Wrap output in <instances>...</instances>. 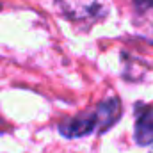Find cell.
<instances>
[{"instance_id": "1", "label": "cell", "mask_w": 153, "mask_h": 153, "mask_svg": "<svg viewBox=\"0 0 153 153\" xmlns=\"http://www.w3.org/2000/svg\"><path fill=\"white\" fill-rule=\"evenodd\" d=\"M61 11L73 22L100 20L103 16L100 0H57Z\"/></svg>"}, {"instance_id": "2", "label": "cell", "mask_w": 153, "mask_h": 153, "mask_svg": "<svg viewBox=\"0 0 153 153\" xmlns=\"http://www.w3.org/2000/svg\"><path fill=\"white\" fill-rule=\"evenodd\" d=\"M59 132L68 139H76V137H84L93 132H98L96 112L93 111V112L78 114L73 117H66L64 121L59 123Z\"/></svg>"}, {"instance_id": "3", "label": "cell", "mask_w": 153, "mask_h": 153, "mask_svg": "<svg viewBox=\"0 0 153 153\" xmlns=\"http://www.w3.org/2000/svg\"><path fill=\"white\" fill-rule=\"evenodd\" d=\"M132 23L137 34L153 45V0H135L134 2Z\"/></svg>"}, {"instance_id": "4", "label": "cell", "mask_w": 153, "mask_h": 153, "mask_svg": "<svg viewBox=\"0 0 153 153\" xmlns=\"http://www.w3.org/2000/svg\"><path fill=\"white\" fill-rule=\"evenodd\" d=\"M135 143L139 146H150L153 144V109L148 105H135Z\"/></svg>"}, {"instance_id": "5", "label": "cell", "mask_w": 153, "mask_h": 153, "mask_svg": "<svg viewBox=\"0 0 153 153\" xmlns=\"http://www.w3.org/2000/svg\"><path fill=\"white\" fill-rule=\"evenodd\" d=\"M94 112H96V119H98V134H103L105 130H109L112 125L117 123V119L121 116V103L116 96L107 98L105 102H102L98 105V109Z\"/></svg>"}, {"instance_id": "6", "label": "cell", "mask_w": 153, "mask_h": 153, "mask_svg": "<svg viewBox=\"0 0 153 153\" xmlns=\"http://www.w3.org/2000/svg\"><path fill=\"white\" fill-rule=\"evenodd\" d=\"M150 153H153V150H152V152H150Z\"/></svg>"}]
</instances>
